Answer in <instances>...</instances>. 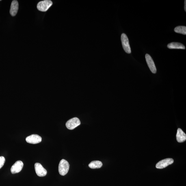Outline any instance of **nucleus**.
Returning a JSON list of instances; mask_svg holds the SVG:
<instances>
[{"label":"nucleus","mask_w":186,"mask_h":186,"mask_svg":"<svg viewBox=\"0 0 186 186\" xmlns=\"http://www.w3.org/2000/svg\"><path fill=\"white\" fill-rule=\"evenodd\" d=\"M5 158L1 156L0 157V169H1L5 163Z\"/></svg>","instance_id":"2eb2a0df"},{"label":"nucleus","mask_w":186,"mask_h":186,"mask_svg":"<svg viewBox=\"0 0 186 186\" xmlns=\"http://www.w3.org/2000/svg\"><path fill=\"white\" fill-rule=\"evenodd\" d=\"M81 121L77 118H74L69 120L66 122V125L68 129L73 130L81 124Z\"/></svg>","instance_id":"20e7f679"},{"label":"nucleus","mask_w":186,"mask_h":186,"mask_svg":"<svg viewBox=\"0 0 186 186\" xmlns=\"http://www.w3.org/2000/svg\"><path fill=\"white\" fill-rule=\"evenodd\" d=\"M26 141L29 144H36L41 142L42 137L37 135H32L27 137Z\"/></svg>","instance_id":"0eeeda50"},{"label":"nucleus","mask_w":186,"mask_h":186,"mask_svg":"<svg viewBox=\"0 0 186 186\" xmlns=\"http://www.w3.org/2000/svg\"><path fill=\"white\" fill-rule=\"evenodd\" d=\"M23 166L24 164L23 162L21 161H16L11 167L10 169L11 173L14 174L19 172L21 171L23 169Z\"/></svg>","instance_id":"1a4fd4ad"},{"label":"nucleus","mask_w":186,"mask_h":186,"mask_svg":"<svg viewBox=\"0 0 186 186\" xmlns=\"http://www.w3.org/2000/svg\"><path fill=\"white\" fill-rule=\"evenodd\" d=\"M121 40L124 51L127 53H131V49L129 44V39L125 33H123L121 35Z\"/></svg>","instance_id":"7ed1b4c3"},{"label":"nucleus","mask_w":186,"mask_h":186,"mask_svg":"<svg viewBox=\"0 0 186 186\" xmlns=\"http://www.w3.org/2000/svg\"><path fill=\"white\" fill-rule=\"evenodd\" d=\"M53 5V2L50 0L40 1L37 5V8L41 12H45Z\"/></svg>","instance_id":"f03ea898"},{"label":"nucleus","mask_w":186,"mask_h":186,"mask_svg":"<svg viewBox=\"0 0 186 186\" xmlns=\"http://www.w3.org/2000/svg\"><path fill=\"white\" fill-rule=\"evenodd\" d=\"M167 47L170 49H185V46L179 42H172L168 44Z\"/></svg>","instance_id":"f8f14e48"},{"label":"nucleus","mask_w":186,"mask_h":186,"mask_svg":"<svg viewBox=\"0 0 186 186\" xmlns=\"http://www.w3.org/2000/svg\"><path fill=\"white\" fill-rule=\"evenodd\" d=\"M35 168L36 174L39 176H44L47 174V171L40 163H37L35 164Z\"/></svg>","instance_id":"423d86ee"},{"label":"nucleus","mask_w":186,"mask_h":186,"mask_svg":"<svg viewBox=\"0 0 186 186\" xmlns=\"http://www.w3.org/2000/svg\"><path fill=\"white\" fill-rule=\"evenodd\" d=\"M145 57H146L147 64L150 70L153 74H155L157 72V69H156V67L153 59H152L151 56L148 54H146Z\"/></svg>","instance_id":"6e6552de"},{"label":"nucleus","mask_w":186,"mask_h":186,"mask_svg":"<svg viewBox=\"0 0 186 186\" xmlns=\"http://www.w3.org/2000/svg\"><path fill=\"white\" fill-rule=\"evenodd\" d=\"M176 137L177 140L178 142H183L186 141V135L185 133L180 128H178L177 130Z\"/></svg>","instance_id":"9b49d317"},{"label":"nucleus","mask_w":186,"mask_h":186,"mask_svg":"<svg viewBox=\"0 0 186 186\" xmlns=\"http://www.w3.org/2000/svg\"><path fill=\"white\" fill-rule=\"evenodd\" d=\"M174 162V160L172 158H167L159 161L156 164V167L157 169H162L165 168Z\"/></svg>","instance_id":"39448f33"},{"label":"nucleus","mask_w":186,"mask_h":186,"mask_svg":"<svg viewBox=\"0 0 186 186\" xmlns=\"http://www.w3.org/2000/svg\"><path fill=\"white\" fill-rule=\"evenodd\" d=\"M102 166V163L101 162L99 161H93L89 165V167L92 169L100 168Z\"/></svg>","instance_id":"ddd939ff"},{"label":"nucleus","mask_w":186,"mask_h":186,"mask_svg":"<svg viewBox=\"0 0 186 186\" xmlns=\"http://www.w3.org/2000/svg\"><path fill=\"white\" fill-rule=\"evenodd\" d=\"M69 164L68 162L65 159L61 160L59 165V172L61 175L64 176L68 172Z\"/></svg>","instance_id":"f257e3e1"},{"label":"nucleus","mask_w":186,"mask_h":186,"mask_svg":"<svg viewBox=\"0 0 186 186\" xmlns=\"http://www.w3.org/2000/svg\"><path fill=\"white\" fill-rule=\"evenodd\" d=\"M18 3L16 0L13 1L11 3L10 10V13L12 16H15L17 14L18 10Z\"/></svg>","instance_id":"9d476101"},{"label":"nucleus","mask_w":186,"mask_h":186,"mask_svg":"<svg viewBox=\"0 0 186 186\" xmlns=\"http://www.w3.org/2000/svg\"><path fill=\"white\" fill-rule=\"evenodd\" d=\"M185 10L186 12V1H185Z\"/></svg>","instance_id":"dca6fc26"},{"label":"nucleus","mask_w":186,"mask_h":186,"mask_svg":"<svg viewBox=\"0 0 186 186\" xmlns=\"http://www.w3.org/2000/svg\"><path fill=\"white\" fill-rule=\"evenodd\" d=\"M174 31L176 33L186 35V27L185 26H178L175 28Z\"/></svg>","instance_id":"4468645a"}]
</instances>
